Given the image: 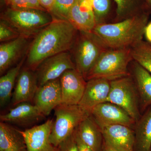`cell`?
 Returning <instances> with one entry per match:
<instances>
[{
  "instance_id": "cell-1",
  "label": "cell",
  "mask_w": 151,
  "mask_h": 151,
  "mask_svg": "<svg viewBox=\"0 0 151 151\" xmlns=\"http://www.w3.org/2000/svg\"><path fill=\"white\" fill-rule=\"evenodd\" d=\"M78 32L68 21L53 19L32 40L24 66L35 71L46 58L70 51Z\"/></svg>"
},
{
  "instance_id": "cell-2",
  "label": "cell",
  "mask_w": 151,
  "mask_h": 151,
  "mask_svg": "<svg viewBox=\"0 0 151 151\" xmlns=\"http://www.w3.org/2000/svg\"><path fill=\"white\" fill-rule=\"evenodd\" d=\"M148 18L139 13L119 22L97 24L92 32L109 49L131 48L142 40Z\"/></svg>"
},
{
  "instance_id": "cell-3",
  "label": "cell",
  "mask_w": 151,
  "mask_h": 151,
  "mask_svg": "<svg viewBox=\"0 0 151 151\" xmlns=\"http://www.w3.org/2000/svg\"><path fill=\"white\" fill-rule=\"evenodd\" d=\"M1 19L9 24L20 35L32 39L50 24L53 18L45 11L6 7L1 13Z\"/></svg>"
},
{
  "instance_id": "cell-4",
  "label": "cell",
  "mask_w": 151,
  "mask_h": 151,
  "mask_svg": "<svg viewBox=\"0 0 151 151\" xmlns=\"http://www.w3.org/2000/svg\"><path fill=\"white\" fill-rule=\"evenodd\" d=\"M108 49L92 32L78 31L69 52L76 69L85 79L100 56Z\"/></svg>"
},
{
  "instance_id": "cell-5",
  "label": "cell",
  "mask_w": 151,
  "mask_h": 151,
  "mask_svg": "<svg viewBox=\"0 0 151 151\" xmlns=\"http://www.w3.org/2000/svg\"><path fill=\"white\" fill-rule=\"evenodd\" d=\"M132 60L131 48L108 49L100 56L85 79L101 78L111 81L129 76L128 66Z\"/></svg>"
},
{
  "instance_id": "cell-6",
  "label": "cell",
  "mask_w": 151,
  "mask_h": 151,
  "mask_svg": "<svg viewBox=\"0 0 151 151\" xmlns=\"http://www.w3.org/2000/svg\"><path fill=\"white\" fill-rule=\"evenodd\" d=\"M53 122L50 141L55 147L71 136L78 125L91 113L79 105L61 104L54 109Z\"/></svg>"
},
{
  "instance_id": "cell-7",
  "label": "cell",
  "mask_w": 151,
  "mask_h": 151,
  "mask_svg": "<svg viewBox=\"0 0 151 151\" xmlns=\"http://www.w3.org/2000/svg\"><path fill=\"white\" fill-rule=\"evenodd\" d=\"M138 95L135 81L130 75L111 81V89L106 102L121 107L137 122L141 118Z\"/></svg>"
},
{
  "instance_id": "cell-8",
  "label": "cell",
  "mask_w": 151,
  "mask_h": 151,
  "mask_svg": "<svg viewBox=\"0 0 151 151\" xmlns=\"http://www.w3.org/2000/svg\"><path fill=\"white\" fill-rule=\"evenodd\" d=\"M73 69H76L75 65L70 52L50 57L43 60L35 70L38 86L59 78L66 70Z\"/></svg>"
},
{
  "instance_id": "cell-9",
  "label": "cell",
  "mask_w": 151,
  "mask_h": 151,
  "mask_svg": "<svg viewBox=\"0 0 151 151\" xmlns=\"http://www.w3.org/2000/svg\"><path fill=\"white\" fill-rule=\"evenodd\" d=\"M32 39L20 36L0 45V74L3 75L27 54Z\"/></svg>"
},
{
  "instance_id": "cell-10",
  "label": "cell",
  "mask_w": 151,
  "mask_h": 151,
  "mask_svg": "<svg viewBox=\"0 0 151 151\" xmlns=\"http://www.w3.org/2000/svg\"><path fill=\"white\" fill-rule=\"evenodd\" d=\"M100 128L105 145L118 151H134L135 134L131 127L116 124Z\"/></svg>"
},
{
  "instance_id": "cell-11",
  "label": "cell",
  "mask_w": 151,
  "mask_h": 151,
  "mask_svg": "<svg viewBox=\"0 0 151 151\" xmlns=\"http://www.w3.org/2000/svg\"><path fill=\"white\" fill-rule=\"evenodd\" d=\"M62 104L78 105L84 94L86 81L76 69L66 70L60 77Z\"/></svg>"
},
{
  "instance_id": "cell-12",
  "label": "cell",
  "mask_w": 151,
  "mask_h": 151,
  "mask_svg": "<svg viewBox=\"0 0 151 151\" xmlns=\"http://www.w3.org/2000/svg\"><path fill=\"white\" fill-rule=\"evenodd\" d=\"M91 115L100 128L116 124L131 127L136 123L124 109L109 102L101 103L94 107Z\"/></svg>"
},
{
  "instance_id": "cell-13",
  "label": "cell",
  "mask_w": 151,
  "mask_h": 151,
  "mask_svg": "<svg viewBox=\"0 0 151 151\" xmlns=\"http://www.w3.org/2000/svg\"><path fill=\"white\" fill-rule=\"evenodd\" d=\"M62 104L60 78L39 86L33 104L45 116H48L58 105Z\"/></svg>"
},
{
  "instance_id": "cell-14",
  "label": "cell",
  "mask_w": 151,
  "mask_h": 151,
  "mask_svg": "<svg viewBox=\"0 0 151 151\" xmlns=\"http://www.w3.org/2000/svg\"><path fill=\"white\" fill-rule=\"evenodd\" d=\"M38 87L35 71L26 66H23L14 88L12 104L16 106L21 103L33 102Z\"/></svg>"
},
{
  "instance_id": "cell-15",
  "label": "cell",
  "mask_w": 151,
  "mask_h": 151,
  "mask_svg": "<svg viewBox=\"0 0 151 151\" xmlns=\"http://www.w3.org/2000/svg\"><path fill=\"white\" fill-rule=\"evenodd\" d=\"M52 120L24 131L20 130L28 151H55L57 147L50 143V137L53 125Z\"/></svg>"
},
{
  "instance_id": "cell-16",
  "label": "cell",
  "mask_w": 151,
  "mask_h": 151,
  "mask_svg": "<svg viewBox=\"0 0 151 151\" xmlns=\"http://www.w3.org/2000/svg\"><path fill=\"white\" fill-rule=\"evenodd\" d=\"M111 89V81L101 78L86 81L84 94L78 105L91 113L97 105L105 103Z\"/></svg>"
},
{
  "instance_id": "cell-17",
  "label": "cell",
  "mask_w": 151,
  "mask_h": 151,
  "mask_svg": "<svg viewBox=\"0 0 151 151\" xmlns=\"http://www.w3.org/2000/svg\"><path fill=\"white\" fill-rule=\"evenodd\" d=\"M68 20L78 31L92 32L97 22L90 0H75Z\"/></svg>"
},
{
  "instance_id": "cell-18",
  "label": "cell",
  "mask_w": 151,
  "mask_h": 151,
  "mask_svg": "<svg viewBox=\"0 0 151 151\" xmlns=\"http://www.w3.org/2000/svg\"><path fill=\"white\" fill-rule=\"evenodd\" d=\"M45 116L34 104L22 103L16 105L8 113L0 116L1 122L27 127L37 123Z\"/></svg>"
},
{
  "instance_id": "cell-19",
  "label": "cell",
  "mask_w": 151,
  "mask_h": 151,
  "mask_svg": "<svg viewBox=\"0 0 151 151\" xmlns=\"http://www.w3.org/2000/svg\"><path fill=\"white\" fill-rule=\"evenodd\" d=\"M76 133L83 142L94 151H101L103 135L92 115L84 119L76 129Z\"/></svg>"
},
{
  "instance_id": "cell-20",
  "label": "cell",
  "mask_w": 151,
  "mask_h": 151,
  "mask_svg": "<svg viewBox=\"0 0 151 151\" xmlns=\"http://www.w3.org/2000/svg\"><path fill=\"white\" fill-rule=\"evenodd\" d=\"M0 151H28L20 130L9 124L1 122Z\"/></svg>"
},
{
  "instance_id": "cell-21",
  "label": "cell",
  "mask_w": 151,
  "mask_h": 151,
  "mask_svg": "<svg viewBox=\"0 0 151 151\" xmlns=\"http://www.w3.org/2000/svg\"><path fill=\"white\" fill-rule=\"evenodd\" d=\"M132 76L140 98L142 108L151 105V74L134 61Z\"/></svg>"
},
{
  "instance_id": "cell-22",
  "label": "cell",
  "mask_w": 151,
  "mask_h": 151,
  "mask_svg": "<svg viewBox=\"0 0 151 151\" xmlns=\"http://www.w3.org/2000/svg\"><path fill=\"white\" fill-rule=\"evenodd\" d=\"M26 58L24 57L16 65L11 68L0 78V105L6 106L12 96V92L14 88L17 78L24 64Z\"/></svg>"
},
{
  "instance_id": "cell-23",
  "label": "cell",
  "mask_w": 151,
  "mask_h": 151,
  "mask_svg": "<svg viewBox=\"0 0 151 151\" xmlns=\"http://www.w3.org/2000/svg\"><path fill=\"white\" fill-rule=\"evenodd\" d=\"M135 145L138 151H150L151 148V108L137 122Z\"/></svg>"
},
{
  "instance_id": "cell-24",
  "label": "cell",
  "mask_w": 151,
  "mask_h": 151,
  "mask_svg": "<svg viewBox=\"0 0 151 151\" xmlns=\"http://www.w3.org/2000/svg\"><path fill=\"white\" fill-rule=\"evenodd\" d=\"M133 60L151 74V44L142 40L131 47Z\"/></svg>"
},
{
  "instance_id": "cell-25",
  "label": "cell",
  "mask_w": 151,
  "mask_h": 151,
  "mask_svg": "<svg viewBox=\"0 0 151 151\" xmlns=\"http://www.w3.org/2000/svg\"><path fill=\"white\" fill-rule=\"evenodd\" d=\"M117 6V17L122 20L139 14L137 0H114Z\"/></svg>"
},
{
  "instance_id": "cell-26",
  "label": "cell",
  "mask_w": 151,
  "mask_h": 151,
  "mask_svg": "<svg viewBox=\"0 0 151 151\" xmlns=\"http://www.w3.org/2000/svg\"><path fill=\"white\" fill-rule=\"evenodd\" d=\"M75 0H54L51 14L53 19L68 21L69 13Z\"/></svg>"
},
{
  "instance_id": "cell-27",
  "label": "cell",
  "mask_w": 151,
  "mask_h": 151,
  "mask_svg": "<svg viewBox=\"0 0 151 151\" xmlns=\"http://www.w3.org/2000/svg\"><path fill=\"white\" fill-rule=\"evenodd\" d=\"M94 10L97 24L103 23L111 7V0H90Z\"/></svg>"
},
{
  "instance_id": "cell-28",
  "label": "cell",
  "mask_w": 151,
  "mask_h": 151,
  "mask_svg": "<svg viewBox=\"0 0 151 151\" xmlns=\"http://www.w3.org/2000/svg\"><path fill=\"white\" fill-rule=\"evenodd\" d=\"M20 35L9 24L3 20L0 21V41L6 42L17 38Z\"/></svg>"
},
{
  "instance_id": "cell-29",
  "label": "cell",
  "mask_w": 151,
  "mask_h": 151,
  "mask_svg": "<svg viewBox=\"0 0 151 151\" xmlns=\"http://www.w3.org/2000/svg\"><path fill=\"white\" fill-rule=\"evenodd\" d=\"M75 131L57 147V151H78L75 137Z\"/></svg>"
},
{
  "instance_id": "cell-30",
  "label": "cell",
  "mask_w": 151,
  "mask_h": 151,
  "mask_svg": "<svg viewBox=\"0 0 151 151\" xmlns=\"http://www.w3.org/2000/svg\"><path fill=\"white\" fill-rule=\"evenodd\" d=\"M6 7L14 9H32L28 0H3Z\"/></svg>"
},
{
  "instance_id": "cell-31",
  "label": "cell",
  "mask_w": 151,
  "mask_h": 151,
  "mask_svg": "<svg viewBox=\"0 0 151 151\" xmlns=\"http://www.w3.org/2000/svg\"><path fill=\"white\" fill-rule=\"evenodd\" d=\"M40 5L51 14L53 9L54 0H38Z\"/></svg>"
},
{
  "instance_id": "cell-32",
  "label": "cell",
  "mask_w": 151,
  "mask_h": 151,
  "mask_svg": "<svg viewBox=\"0 0 151 151\" xmlns=\"http://www.w3.org/2000/svg\"><path fill=\"white\" fill-rule=\"evenodd\" d=\"M75 137L78 146V151H94L91 148L86 145V144L81 140L76 133V130L75 131Z\"/></svg>"
},
{
  "instance_id": "cell-33",
  "label": "cell",
  "mask_w": 151,
  "mask_h": 151,
  "mask_svg": "<svg viewBox=\"0 0 151 151\" xmlns=\"http://www.w3.org/2000/svg\"><path fill=\"white\" fill-rule=\"evenodd\" d=\"M144 35L149 43H151V22L147 23L145 28Z\"/></svg>"
},
{
  "instance_id": "cell-34",
  "label": "cell",
  "mask_w": 151,
  "mask_h": 151,
  "mask_svg": "<svg viewBox=\"0 0 151 151\" xmlns=\"http://www.w3.org/2000/svg\"><path fill=\"white\" fill-rule=\"evenodd\" d=\"M101 151H118L116 150H114L113 148L110 147H108V146L105 145L103 144V146H102V149H101Z\"/></svg>"
},
{
  "instance_id": "cell-35",
  "label": "cell",
  "mask_w": 151,
  "mask_h": 151,
  "mask_svg": "<svg viewBox=\"0 0 151 151\" xmlns=\"http://www.w3.org/2000/svg\"><path fill=\"white\" fill-rule=\"evenodd\" d=\"M146 3L151 8V0H145Z\"/></svg>"
},
{
  "instance_id": "cell-36",
  "label": "cell",
  "mask_w": 151,
  "mask_h": 151,
  "mask_svg": "<svg viewBox=\"0 0 151 151\" xmlns=\"http://www.w3.org/2000/svg\"><path fill=\"white\" fill-rule=\"evenodd\" d=\"M55 151H57V148L56 150Z\"/></svg>"
},
{
  "instance_id": "cell-37",
  "label": "cell",
  "mask_w": 151,
  "mask_h": 151,
  "mask_svg": "<svg viewBox=\"0 0 151 151\" xmlns=\"http://www.w3.org/2000/svg\"><path fill=\"white\" fill-rule=\"evenodd\" d=\"M150 151H151V148Z\"/></svg>"
}]
</instances>
